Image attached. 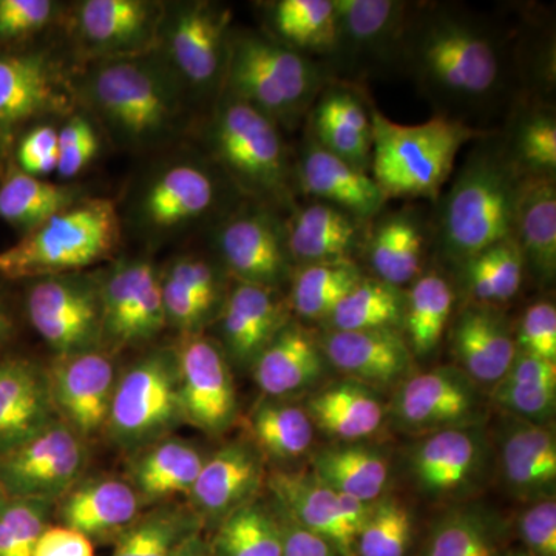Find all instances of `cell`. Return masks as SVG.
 I'll return each mask as SVG.
<instances>
[{
  "mask_svg": "<svg viewBox=\"0 0 556 556\" xmlns=\"http://www.w3.org/2000/svg\"><path fill=\"white\" fill-rule=\"evenodd\" d=\"M394 68L415 83L437 116L473 129L510 100L517 79L506 33L453 3L409 5Z\"/></svg>",
  "mask_w": 556,
  "mask_h": 556,
  "instance_id": "cell-1",
  "label": "cell"
},
{
  "mask_svg": "<svg viewBox=\"0 0 556 556\" xmlns=\"http://www.w3.org/2000/svg\"><path fill=\"white\" fill-rule=\"evenodd\" d=\"M76 98L113 144L131 152L159 149L177 138L190 101L156 50L83 65Z\"/></svg>",
  "mask_w": 556,
  "mask_h": 556,
  "instance_id": "cell-2",
  "label": "cell"
},
{
  "mask_svg": "<svg viewBox=\"0 0 556 556\" xmlns=\"http://www.w3.org/2000/svg\"><path fill=\"white\" fill-rule=\"evenodd\" d=\"M452 186L438 199L433 243L438 254L460 265L500 241L515 239L521 175L493 131L473 141Z\"/></svg>",
  "mask_w": 556,
  "mask_h": 556,
  "instance_id": "cell-3",
  "label": "cell"
},
{
  "mask_svg": "<svg viewBox=\"0 0 556 556\" xmlns=\"http://www.w3.org/2000/svg\"><path fill=\"white\" fill-rule=\"evenodd\" d=\"M237 197L240 193L204 153H174L139 177L121 219L139 240L163 244L207 223L217 225L237 207Z\"/></svg>",
  "mask_w": 556,
  "mask_h": 556,
  "instance_id": "cell-4",
  "label": "cell"
},
{
  "mask_svg": "<svg viewBox=\"0 0 556 556\" xmlns=\"http://www.w3.org/2000/svg\"><path fill=\"white\" fill-rule=\"evenodd\" d=\"M204 155L241 197L274 208L294 195V163L280 127L248 102L222 91L203 127Z\"/></svg>",
  "mask_w": 556,
  "mask_h": 556,
  "instance_id": "cell-5",
  "label": "cell"
},
{
  "mask_svg": "<svg viewBox=\"0 0 556 556\" xmlns=\"http://www.w3.org/2000/svg\"><path fill=\"white\" fill-rule=\"evenodd\" d=\"M327 64L281 46L265 31L232 30L222 91L265 113L281 129L308 118L329 84Z\"/></svg>",
  "mask_w": 556,
  "mask_h": 556,
  "instance_id": "cell-6",
  "label": "cell"
},
{
  "mask_svg": "<svg viewBox=\"0 0 556 556\" xmlns=\"http://www.w3.org/2000/svg\"><path fill=\"white\" fill-rule=\"evenodd\" d=\"M123 229L115 201L86 197L0 251V280L30 281L84 273L115 255Z\"/></svg>",
  "mask_w": 556,
  "mask_h": 556,
  "instance_id": "cell-7",
  "label": "cell"
},
{
  "mask_svg": "<svg viewBox=\"0 0 556 556\" xmlns=\"http://www.w3.org/2000/svg\"><path fill=\"white\" fill-rule=\"evenodd\" d=\"M371 124V177L387 200H438L460 149L489 134L444 116L405 126L375 108Z\"/></svg>",
  "mask_w": 556,
  "mask_h": 556,
  "instance_id": "cell-8",
  "label": "cell"
},
{
  "mask_svg": "<svg viewBox=\"0 0 556 556\" xmlns=\"http://www.w3.org/2000/svg\"><path fill=\"white\" fill-rule=\"evenodd\" d=\"M79 64L67 46L33 42L0 49V175L11 167L17 138L53 118H68L79 109Z\"/></svg>",
  "mask_w": 556,
  "mask_h": 556,
  "instance_id": "cell-9",
  "label": "cell"
},
{
  "mask_svg": "<svg viewBox=\"0 0 556 556\" xmlns=\"http://www.w3.org/2000/svg\"><path fill=\"white\" fill-rule=\"evenodd\" d=\"M185 424L175 348H156L121 372L105 433L127 452L170 437Z\"/></svg>",
  "mask_w": 556,
  "mask_h": 556,
  "instance_id": "cell-10",
  "label": "cell"
},
{
  "mask_svg": "<svg viewBox=\"0 0 556 556\" xmlns=\"http://www.w3.org/2000/svg\"><path fill=\"white\" fill-rule=\"evenodd\" d=\"M229 7L208 0L164 3L156 51L190 100H217L228 64Z\"/></svg>",
  "mask_w": 556,
  "mask_h": 556,
  "instance_id": "cell-11",
  "label": "cell"
},
{
  "mask_svg": "<svg viewBox=\"0 0 556 556\" xmlns=\"http://www.w3.org/2000/svg\"><path fill=\"white\" fill-rule=\"evenodd\" d=\"M164 3L155 0H79L65 9V46L79 67L156 50Z\"/></svg>",
  "mask_w": 556,
  "mask_h": 556,
  "instance_id": "cell-12",
  "label": "cell"
},
{
  "mask_svg": "<svg viewBox=\"0 0 556 556\" xmlns=\"http://www.w3.org/2000/svg\"><path fill=\"white\" fill-rule=\"evenodd\" d=\"M24 313L54 356L102 350L101 274L72 273L30 280Z\"/></svg>",
  "mask_w": 556,
  "mask_h": 556,
  "instance_id": "cell-13",
  "label": "cell"
},
{
  "mask_svg": "<svg viewBox=\"0 0 556 556\" xmlns=\"http://www.w3.org/2000/svg\"><path fill=\"white\" fill-rule=\"evenodd\" d=\"M212 243L219 265L239 283L276 291L291 283L287 223L274 208L252 201L237 206L214 226Z\"/></svg>",
  "mask_w": 556,
  "mask_h": 556,
  "instance_id": "cell-14",
  "label": "cell"
},
{
  "mask_svg": "<svg viewBox=\"0 0 556 556\" xmlns=\"http://www.w3.org/2000/svg\"><path fill=\"white\" fill-rule=\"evenodd\" d=\"M486 402L463 369L439 367L413 372L399 383L387 408L397 430L427 437L450 428L484 424Z\"/></svg>",
  "mask_w": 556,
  "mask_h": 556,
  "instance_id": "cell-15",
  "label": "cell"
},
{
  "mask_svg": "<svg viewBox=\"0 0 556 556\" xmlns=\"http://www.w3.org/2000/svg\"><path fill=\"white\" fill-rule=\"evenodd\" d=\"M87 442L61 419L0 455V492L56 506L86 471Z\"/></svg>",
  "mask_w": 556,
  "mask_h": 556,
  "instance_id": "cell-16",
  "label": "cell"
},
{
  "mask_svg": "<svg viewBox=\"0 0 556 556\" xmlns=\"http://www.w3.org/2000/svg\"><path fill=\"white\" fill-rule=\"evenodd\" d=\"M102 350L144 345L167 327L160 269L152 260L126 258L101 276Z\"/></svg>",
  "mask_w": 556,
  "mask_h": 556,
  "instance_id": "cell-17",
  "label": "cell"
},
{
  "mask_svg": "<svg viewBox=\"0 0 556 556\" xmlns=\"http://www.w3.org/2000/svg\"><path fill=\"white\" fill-rule=\"evenodd\" d=\"M409 5L401 0H332L336 39L329 73L368 76L394 68Z\"/></svg>",
  "mask_w": 556,
  "mask_h": 556,
  "instance_id": "cell-18",
  "label": "cell"
},
{
  "mask_svg": "<svg viewBox=\"0 0 556 556\" xmlns=\"http://www.w3.org/2000/svg\"><path fill=\"white\" fill-rule=\"evenodd\" d=\"M484 428L479 424L438 431L409 448L408 475L424 496L459 500L484 482L492 453Z\"/></svg>",
  "mask_w": 556,
  "mask_h": 556,
  "instance_id": "cell-19",
  "label": "cell"
},
{
  "mask_svg": "<svg viewBox=\"0 0 556 556\" xmlns=\"http://www.w3.org/2000/svg\"><path fill=\"white\" fill-rule=\"evenodd\" d=\"M175 353L185 424L207 437H222L239 415L232 367L225 351L217 340L201 332L182 336Z\"/></svg>",
  "mask_w": 556,
  "mask_h": 556,
  "instance_id": "cell-20",
  "label": "cell"
},
{
  "mask_svg": "<svg viewBox=\"0 0 556 556\" xmlns=\"http://www.w3.org/2000/svg\"><path fill=\"white\" fill-rule=\"evenodd\" d=\"M56 415L84 441L100 437L108 427L118 371L105 350L54 356L47 367Z\"/></svg>",
  "mask_w": 556,
  "mask_h": 556,
  "instance_id": "cell-21",
  "label": "cell"
},
{
  "mask_svg": "<svg viewBox=\"0 0 556 556\" xmlns=\"http://www.w3.org/2000/svg\"><path fill=\"white\" fill-rule=\"evenodd\" d=\"M265 464L248 438L228 442L207 457L188 496L203 529L214 532L229 515L257 500L268 477Z\"/></svg>",
  "mask_w": 556,
  "mask_h": 556,
  "instance_id": "cell-22",
  "label": "cell"
},
{
  "mask_svg": "<svg viewBox=\"0 0 556 556\" xmlns=\"http://www.w3.org/2000/svg\"><path fill=\"white\" fill-rule=\"evenodd\" d=\"M291 318L280 291L236 281L217 317L219 346L230 365L251 369Z\"/></svg>",
  "mask_w": 556,
  "mask_h": 556,
  "instance_id": "cell-23",
  "label": "cell"
},
{
  "mask_svg": "<svg viewBox=\"0 0 556 556\" xmlns=\"http://www.w3.org/2000/svg\"><path fill=\"white\" fill-rule=\"evenodd\" d=\"M294 181L311 200L342 208L364 222L371 223L382 214L388 201L368 172L332 155L308 131L295 156Z\"/></svg>",
  "mask_w": 556,
  "mask_h": 556,
  "instance_id": "cell-24",
  "label": "cell"
},
{
  "mask_svg": "<svg viewBox=\"0 0 556 556\" xmlns=\"http://www.w3.org/2000/svg\"><path fill=\"white\" fill-rule=\"evenodd\" d=\"M325 358L339 372L372 390L397 387L413 375L415 356L396 329L329 331L318 338Z\"/></svg>",
  "mask_w": 556,
  "mask_h": 556,
  "instance_id": "cell-25",
  "label": "cell"
},
{
  "mask_svg": "<svg viewBox=\"0 0 556 556\" xmlns=\"http://www.w3.org/2000/svg\"><path fill=\"white\" fill-rule=\"evenodd\" d=\"M146 504L127 479H80L54 506L61 525L89 538L91 543L116 540L144 511Z\"/></svg>",
  "mask_w": 556,
  "mask_h": 556,
  "instance_id": "cell-26",
  "label": "cell"
},
{
  "mask_svg": "<svg viewBox=\"0 0 556 556\" xmlns=\"http://www.w3.org/2000/svg\"><path fill=\"white\" fill-rule=\"evenodd\" d=\"M496 444L501 478L511 495L527 504L555 497L556 438L551 426L507 416Z\"/></svg>",
  "mask_w": 556,
  "mask_h": 556,
  "instance_id": "cell-27",
  "label": "cell"
},
{
  "mask_svg": "<svg viewBox=\"0 0 556 556\" xmlns=\"http://www.w3.org/2000/svg\"><path fill=\"white\" fill-rule=\"evenodd\" d=\"M58 419L46 367L28 357L2 354L0 455L24 444Z\"/></svg>",
  "mask_w": 556,
  "mask_h": 556,
  "instance_id": "cell-28",
  "label": "cell"
},
{
  "mask_svg": "<svg viewBox=\"0 0 556 556\" xmlns=\"http://www.w3.org/2000/svg\"><path fill=\"white\" fill-rule=\"evenodd\" d=\"M270 497L300 526L327 540L342 556H356V532L348 525L340 493L311 470H273L266 477Z\"/></svg>",
  "mask_w": 556,
  "mask_h": 556,
  "instance_id": "cell-29",
  "label": "cell"
},
{
  "mask_svg": "<svg viewBox=\"0 0 556 556\" xmlns=\"http://www.w3.org/2000/svg\"><path fill=\"white\" fill-rule=\"evenodd\" d=\"M369 222L342 208L311 201L287 223L288 247L295 268L318 263L356 262L364 252Z\"/></svg>",
  "mask_w": 556,
  "mask_h": 556,
  "instance_id": "cell-30",
  "label": "cell"
},
{
  "mask_svg": "<svg viewBox=\"0 0 556 556\" xmlns=\"http://www.w3.org/2000/svg\"><path fill=\"white\" fill-rule=\"evenodd\" d=\"M457 368L481 386H496L517 356L514 329L493 305L470 303L457 314L452 331Z\"/></svg>",
  "mask_w": 556,
  "mask_h": 556,
  "instance_id": "cell-31",
  "label": "cell"
},
{
  "mask_svg": "<svg viewBox=\"0 0 556 556\" xmlns=\"http://www.w3.org/2000/svg\"><path fill=\"white\" fill-rule=\"evenodd\" d=\"M325 367L327 358L316 336L291 318L260 354L251 371L263 396L291 399L316 386Z\"/></svg>",
  "mask_w": 556,
  "mask_h": 556,
  "instance_id": "cell-32",
  "label": "cell"
},
{
  "mask_svg": "<svg viewBox=\"0 0 556 556\" xmlns=\"http://www.w3.org/2000/svg\"><path fill=\"white\" fill-rule=\"evenodd\" d=\"M427 232L412 208L382 212L369 223L364 252L375 278L393 287L413 283L420 276Z\"/></svg>",
  "mask_w": 556,
  "mask_h": 556,
  "instance_id": "cell-33",
  "label": "cell"
},
{
  "mask_svg": "<svg viewBox=\"0 0 556 556\" xmlns=\"http://www.w3.org/2000/svg\"><path fill=\"white\" fill-rule=\"evenodd\" d=\"M134 453L127 481L137 490L146 506L169 503L177 496H189L207 459L197 445L172 437Z\"/></svg>",
  "mask_w": 556,
  "mask_h": 556,
  "instance_id": "cell-34",
  "label": "cell"
},
{
  "mask_svg": "<svg viewBox=\"0 0 556 556\" xmlns=\"http://www.w3.org/2000/svg\"><path fill=\"white\" fill-rule=\"evenodd\" d=\"M515 241L526 269L540 283H552L556 274V178L521 179Z\"/></svg>",
  "mask_w": 556,
  "mask_h": 556,
  "instance_id": "cell-35",
  "label": "cell"
},
{
  "mask_svg": "<svg viewBox=\"0 0 556 556\" xmlns=\"http://www.w3.org/2000/svg\"><path fill=\"white\" fill-rule=\"evenodd\" d=\"M314 427L339 442H362L378 433L387 408L372 388L342 380L321 388L305 405Z\"/></svg>",
  "mask_w": 556,
  "mask_h": 556,
  "instance_id": "cell-36",
  "label": "cell"
},
{
  "mask_svg": "<svg viewBox=\"0 0 556 556\" xmlns=\"http://www.w3.org/2000/svg\"><path fill=\"white\" fill-rule=\"evenodd\" d=\"M390 468L386 452L376 445L338 442L317 450L309 470L336 492L375 503L387 493Z\"/></svg>",
  "mask_w": 556,
  "mask_h": 556,
  "instance_id": "cell-37",
  "label": "cell"
},
{
  "mask_svg": "<svg viewBox=\"0 0 556 556\" xmlns=\"http://www.w3.org/2000/svg\"><path fill=\"white\" fill-rule=\"evenodd\" d=\"M260 10L270 38L311 60H329L336 39L332 0H273Z\"/></svg>",
  "mask_w": 556,
  "mask_h": 556,
  "instance_id": "cell-38",
  "label": "cell"
},
{
  "mask_svg": "<svg viewBox=\"0 0 556 556\" xmlns=\"http://www.w3.org/2000/svg\"><path fill=\"white\" fill-rule=\"evenodd\" d=\"M86 197L78 185L31 177L11 166L0 175V222L24 237Z\"/></svg>",
  "mask_w": 556,
  "mask_h": 556,
  "instance_id": "cell-39",
  "label": "cell"
},
{
  "mask_svg": "<svg viewBox=\"0 0 556 556\" xmlns=\"http://www.w3.org/2000/svg\"><path fill=\"white\" fill-rule=\"evenodd\" d=\"M492 401L506 416L551 426L556 407V362L517 351L506 375L493 386Z\"/></svg>",
  "mask_w": 556,
  "mask_h": 556,
  "instance_id": "cell-40",
  "label": "cell"
},
{
  "mask_svg": "<svg viewBox=\"0 0 556 556\" xmlns=\"http://www.w3.org/2000/svg\"><path fill=\"white\" fill-rule=\"evenodd\" d=\"M247 430L265 459L292 463L308 455L316 427L305 407L289 399L263 397L249 413Z\"/></svg>",
  "mask_w": 556,
  "mask_h": 556,
  "instance_id": "cell-41",
  "label": "cell"
},
{
  "mask_svg": "<svg viewBox=\"0 0 556 556\" xmlns=\"http://www.w3.org/2000/svg\"><path fill=\"white\" fill-rule=\"evenodd\" d=\"M419 556H508L506 526L481 507H455L431 527Z\"/></svg>",
  "mask_w": 556,
  "mask_h": 556,
  "instance_id": "cell-42",
  "label": "cell"
},
{
  "mask_svg": "<svg viewBox=\"0 0 556 556\" xmlns=\"http://www.w3.org/2000/svg\"><path fill=\"white\" fill-rule=\"evenodd\" d=\"M504 152L521 178H556V115L548 104L519 105L504 135Z\"/></svg>",
  "mask_w": 556,
  "mask_h": 556,
  "instance_id": "cell-43",
  "label": "cell"
},
{
  "mask_svg": "<svg viewBox=\"0 0 556 556\" xmlns=\"http://www.w3.org/2000/svg\"><path fill=\"white\" fill-rule=\"evenodd\" d=\"M203 525L189 504L163 503L142 511L113 543L110 556H178Z\"/></svg>",
  "mask_w": 556,
  "mask_h": 556,
  "instance_id": "cell-44",
  "label": "cell"
},
{
  "mask_svg": "<svg viewBox=\"0 0 556 556\" xmlns=\"http://www.w3.org/2000/svg\"><path fill=\"white\" fill-rule=\"evenodd\" d=\"M455 291L438 270L420 274L405 291L404 336L413 356H430L452 318Z\"/></svg>",
  "mask_w": 556,
  "mask_h": 556,
  "instance_id": "cell-45",
  "label": "cell"
},
{
  "mask_svg": "<svg viewBox=\"0 0 556 556\" xmlns=\"http://www.w3.org/2000/svg\"><path fill=\"white\" fill-rule=\"evenodd\" d=\"M405 291L375 277H364L324 321L329 331L396 329L404 332Z\"/></svg>",
  "mask_w": 556,
  "mask_h": 556,
  "instance_id": "cell-46",
  "label": "cell"
},
{
  "mask_svg": "<svg viewBox=\"0 0 556 556\" xmlns=\"http://www.w3.org/2000/svg\"><path fill=\"white\" fill-rule=\"evenodd\" d=\"M471 303L500 305L518 294L525 258L515 239L500 241L456 266Z\"/></svg>",
  "mask_w": 556,
  "mask_h": 556,
  "instance_id": "cell-47",
  "label": "cell"
},
{
  "mask_svg": "<svg viewBox=\"0 0 556 556\" xmlns=\"http://www.w3.org/2000/svg\"><path fill=\"white\" fill-rule=\"evenodd\" d=\"M364 277L356 262L300 266L289 283V308L302 320L324 324Z\"/></svg>",
  "mask_w": 556,
  "mask_h": 556,
  "instance_id": "cell-48",
  "label": "cell"
},
{
  "mask_svg": "<svg viewBox=\"0 0 556 556\" xmlns=\"http://www.w3.org/2000/svg\"><path fill=\"white\" fill-rule=\"evenodd\" d=\"M211 556H281V536L269 501L255 500L229 515L208 540Z\"/></svg>",
  "mask_w": 556,
  "mask_h": 556,
  "instance_id": "cell-49",
  "label": "cell"
},
{
  "mask_svg": "<svg viewBox=\"0 0 556 556\" xmlns=\"http://www.w3.org/2000/svg\"><path fill=\"white\" fill-rule=\"evenodd\" d=\"M412 540V511L399 497L386 493L371 504L357 535L356 556H407Z\"/></svg>",
  "mask_w": 556,
  "mask_h": 556,
  "instance_id": "cell-50",
  "label": "cell"
},
{
  "mask_svg": "<svg viewBox=\"0 0 556 556\" xmlns=\"http://www.w3.org/2000/svg\"><path fill=\"white\" fill-rule=\"evenodd\" d=\"M54 504L0 492V556H35Z\"/></svg>",
  "mask_w": 556,
  "mask_h": 556,
  "instance_id": "cell-51",
  "label": "cell"
},
{
  "mask_svg": "<svg viewBox=\"0 0 556 556\" xmlns=\"http://www.w3.org/2000/svg\"><path fill=\"white\" fill-rule=\"evenodd\" d=\"M65 9L54 0H0V49L38 42L61 24Z\"/></svg>",
  "mask_w": 556,
  "mask_h": 556,
  "instance_id": "cell-52",
  "label": "cell"
},
{
  "mask_svg": "<svg viewBox=\"0 0 556 556\" xmlns=\"http://www.w3.org/2000/svg\"><path fill=\"white\" fill-rule=\"evenodd\" d=\"M166 269L175 274L192 291L208 324L217 320L229 289L226 288V270L218 260L201 254H185L172 258Z\"/></svg>",
  "mask_w": 556,
  "mask_h": 556,
  "instance_id": "cell-53",
  "label": "cell"
},
{
  "mask_svg": "<svg viewBox=\"0 0 556 556\" xmlns=\"http://www.w3.org/2000/svg\"><path fill=\"white\" fill-rule=\"evenodd\" d=\"M58 138L60 160L56 174L62 182H70L89 169L100 155V127L84 110L78 109L62 123Z\"/></svg>",
  "mask_w": 556,
  "mask_h": 556,
  "instance_id": "cell-54",
  "label": "cell"
},
{
  "mask_svg": "<svg viewBox=\"0 0 556 556\" xmlns=\"http://www.w3.org/2000/svg\"><path fill=\"white\" fill-rule=\"evenodd\" d=\"M60 127L40 123L17 138L11 155V166L31 177L46 178L56 174L60 160Z\"/></svg>",
  "mask_w": 556,
  "mask_h": 556,
  "instance_id": "cell-55",
  "label": "cell"
},
{
  "mask_svg": "<svg viewBox=\"0 0 556 556\" xmlns=\"http://www.w3.org/2000/svg\"><path fill=\"white\" fill-rule=\"evenodd\" d=\"M515 343L519 353L556 362V308L541 300L533 303L519 320Z\"/></svg>",
  "mask_w": 556,
  "mask_h": 556,
  "instance_id": "cell-56",
  "label": "cell"
},
{
  "mask_svg": "<svg viewBox=\"0 0 556 556\" xmlns=\"http://www.w3.org/2000/svg\"><path fill=\"white\" fill-rule=\"evenodd\" d=\"M518 533L529 556H556L555 497L535 501L521 511Z\"/></svg>",
  "mask_w": 556,
  "mask_h": 556,
  "instance_id": "cell-57",
  "label": "cell"
},
{
  "mask_svg": "<svg viewBox=\"0 0 556 556\" xmlns=\"http://www.w3.org/2000/svg\"><path fill=\"white\" fill-rule=\"evenodd\" d=\"M269 504L280 529L281 556H342L327 540L300 526L274 497Z\"/></svg>",
  "mask_w": 556,
  "mask_h": 556,
  "instance_id": "cell-58",
  "label": "cell"
},
{
  "mask_svg": "<svg viewBox=\"0 0 556 556\" xmlns=\"http://www.w3.org/2000/svg\"><path fill=\"white\" fill-rule=\"evenodd\" d=\"M35 556H94L93 543L64 526H50L36 546Z\"/></svg>",
  "mask_w": 556,
  "mask_h": 556,
  "instance_id": "cell-59",
  "label": "cell"
},
{
  "mask_svg": "<svg viewBox=\"0 0 556 556\" xmlns=\"http://www.w3.org/2000/svg\"><path fill=\"white\" fill-rule=\"evenodd\" d=\"M2 281V280H0ZM17 334V318L13 305L5 292L0 288V356L5 354L7 348L11 345Z\"/></svg>",
  "mask_w": 556,
  "mask_h": 556,
  "instance_id": "cell-60",
  "label": "cell"
},
{
  "mask_svg": "<svg viewBox=\"0 0 556 556\" xmlns=\"http://www.w3.org/2000/svg\"><path fill=\"white\" fill-rule=\"evenodd\" d=\"M178 556H211V548H208V540L204 538L203 533L193 536L192 540L182 547Z\"/></svg>",
  "mask_w": 556,
  "mask_h": 556,
  "instance_id": "cell-61",
  "label": "cell"
}]
</instances>
